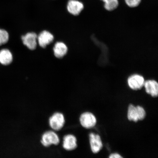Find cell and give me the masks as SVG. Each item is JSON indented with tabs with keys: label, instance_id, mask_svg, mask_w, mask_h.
Listing matches in <instances>:
<instances>
[{
	"label": "cell",
	"instance_id": "1",
	"mask_svg": "<svg viewBox=\"0 0 158 158\" xmlns=\"http://www.w3.org/2000/svg\"><path fill=\"white\" fill-rule=\"evenodd\" d=\"M145 116V110L142 106H135L132 104H130L128 106L127 118L130 121L137 122L138 120H143Z\"/></svg>",
	"mask_w": 158,
	"mask_h": 158
},
{
	"label": "cell",
	"instance_id": "2",
	"mask_svg": "<svg viewBox=\"0 0 158 158\" xmlns=\"http://www.w3.org/2000/svg\"><path fill=\"white\" fill-rule=\"evenodd\" d=\"M50 127L55 131L62 129L65 124V120L64 114L60 112L54 113L49 118Z\"/></svg>",
	"mask_w": 158,
	"mask_h": 158
},
{
	"label": "cell",
	"instance_id": "3",
	"mask_svg": "<svg viewBox=\"0 0 158 158\" xmlns=\"http://www.w3.org/2000/svg\"><path fill=\"white\" fill-rule=\"evenodd\" d=\"M41 142L44 147H48L52 145H58L60 142V139L55 132L49 131L43 134Z\"/></svg>",
	"mask_w": 158,
	"mask_h": 158
},
{
	"label": "cell",
	"instance_id": "4",
	"mask_svg": "<svg viewBox=\"0 0 158 158\" xmlns=\"http://www.w3.org/2000/svg\"><path fill=\"white\" fill-rule=\"evenodd\" d=\"M145 80L143 76L138 74L131 75L127 80L128 86L134 90L141 89L144 86Z\"/></svg>",
	"mask_w": 158,
	"mask_h": 158
},
{
	"label": "cell",
	"instance_id": "5",
	"mask_svg": "<svg viewBox=\"0 0 158 158\" xmlns=\"http://www.w3.org/2000/svg\"><path fill=\"white\" fill-rule=\"evenodd\" d=\"M80 121L81 125L86 128L94 127L97 122L95 116L89 112H84L81 114Z\"/></svg>",
	"mask_w": 158,
	"mask_h": 158
},
{
	"label": "cell",
	"instance_id": "6",
	"mask_svg": "<svg viewBox=\"0 0 158 158\" xmlns=\"http://www.w3.org/2000/svg\"><path fill=\"white\" fill-rule=\"evenodd\" d=\"M37 36L36 33L29 32L22 36L21 39L23 44L30 50H33L36 48Z\"/></svg>",
	"mask_w": 158,
	"mask_h": 158
},
{
	"label": "cell",
	"instance_id": "7",
	"mask_svg": "<svg viewBox=\"0 0 158 158\" xmlns=\"http://www.w3.org/2000/svg\"><path fill=\"white\" fill-rule=\"evenodd\" d=\"M84 9V5L81 2L77 0H69L68 2L67 9L71 15H78Z\"/></svg>",
	"mask_w": 158,
	"mask_h": 158
},
{
	"label": "cell",
	"instance_id": "8",
	"mask_svg": "<svg viewBox=\"0 0 158 158\" xmlns=\"http://www.w3.org/2000/svg\"><path fill=\"white\" fill-rule=\"evenodd\" d=\"M54 40V35L47 31H43L37 36L39 44L43 48H46L47 45L53 42Z\"/></svg>",
	"mask_w": 158,
	"mask_h": 158
},
{
	"label": "cell",
	"instance_id": "9",
	"mask_svg": "<svg viewBox=\"0 0 158 158\" xmlns=\"http://www.w3.org/2000/svg\"><path fill=\"white\" fill-rule=\"evenodd\" d=\"M91 149L94 153H97L102 149V143L100 137L98 134L91 133L89 134Z\"/></svg>",
	"mask_w": 158,
	"mask_h": 158
},
{
	"label": "cell",
	"instance_id": "10",
	"mask_svg": "<svg viewBox=\"0 0 158 158\" xmlns=\"http://www.w3.org/2000/svg\"><path fill=\"white\" fill-rule=\"evenodd\" d=\"M77 145V138L72 134H68L64 136L63 138V147L68 151H73L76 149Z\"/></svg>",
	"mask_w": 158,
	"mask_h": 158
},
{
	"label": "cell",
	"instance_id": "11",
	"mask_svg": "<svg viewBox=\"0 0 158 158\" xmlns=\"http://www.w3.org/2000/svg\"><path fill=\"white\" fill-rule=\"evenodd\" d=\"M144 86L146 92L154 98H157L158 95V84L156 81L148 80L145 81Z\"/></svg>",
	"mask_w": 158,
	"mask_h": 158
},
{
	"label": "cell",
	"instance_id": "12",
	"mask_svg": "<svg viewBox=\"0 0 158 158\" xmlns=\"http://www.w3.org/2000/svg\"><path fill=\"white\" fill-rule=\"evenodd\" d=\"M12 54L9 49H3L0 50V64L4 66H7L13 62Z\"/></svg>",
	"mask_w": 158,
	"mask_h": 158
},
{
	"label": "cell",
	"instance_id": "13",
	"mask_svg": "<svg viewBox=\"0 0 158 158\" xmlns=\"http://www.w3.org/2000/svg\"><path fill=\"white\" fill-rule=\"evenodd\" d=\"M55 56L58 58H63L68 52V48L64 43L57 42L53 48Z\"/></svg>",
	"mask_w": 158,
	"mask_h": 158
},
{
	"label": "cell",
	"instance_id": "14",
	"mask_svg": "<svg viewBox=\"0 0 158 158\" xmlns=\"http://www.w3.org/2000/svg\"><path fill=\"white\" fill-rule=\"evenodd\" d=\"M104 7L108 11H112L117 8L118 6V0H107L104 2Z\"/></svg>",
	"mask_w": 158,
	"mask_h": 158
},
{
	"label": "cell",
	"instance_id": "15",
	"mask_svg": "<svg viewBox=\"0 0 158 158\" xmlns=\"http://www.w3.org/2000/svg\"><path fill=\"white\" fill-rule=\"evenodd\" d=\"M9 39L8 32L5 29L0 28V46L6 44Z\"/></svg>",
	"mask_w": 158,
	"mask_h": 158
},
{
	"label": "cell",
	"instance_id": "16",
	"mask_svg": "<svg viewBox=\"0 0 158 158\" xmlns=\"http://www.w3.org/2000/svg\"><path fill=\"white\" fill-rule=\"evenodd\" d=\"M125 3L128 7L134 8L140 5L141 0H125Z\"/></svg>",
	"mask_w": 158,
	"mask_h": 158
},
{
	"label": "cell",
	"instance_id": "17",
	"mask_svg": "<svg viewBox=\"0 0 158 158\" xmlns=\"http://www.w3.org/2000/svg\"><path fill=\"white\" fill-rule=\"evenodd\" d=\"M110 158H123L118 153H113L111 154L109 156Z\"/></svg>",
	"mask_w": 158,
	"mask_h": 158
},
{
	"label": "cell",
	"instance_id": "18",
	"mask_svg": "<svg viewBox=\"0 0 158 158\" xmlns=\"http://www.w3.org/2000/svg\"><path fill=\"white\" fill-rule=\"evenodd\" d=\"M101 1H102L104 2H105L106 1H107V0H101Z\"/></svg>",
	"mask_w": 158,
	"mask_h": 158
}]
</instances>
